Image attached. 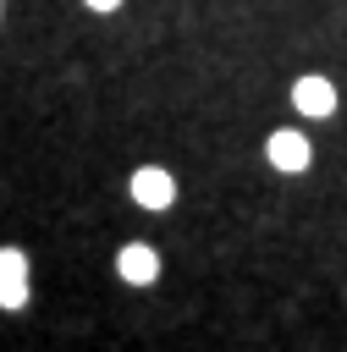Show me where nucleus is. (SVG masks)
<instances>
[{
    "label": "nucleus",
    "mask_w": 347,
    "mask_h": 352,
    "mask_svg": "<svg viewBox=\"0 0 347 352\" xmlns=\"http://www.w3.org/2000/svg\"><path fill=\"white\" fill-rule=\"evenodd\" d=\"M264 154H270L275 170H303V165H308V138H303V132H270Z\"/></svg>",
    "instance_id": "nucleus-3"
},
{
    "label": "nucleus",
    "mask_w": 347,
    "mask_h": 352,
    "mask_svg": "<svg viewBox=\"0 0 347 352\" xmlns=\"http://www.w3.org/2000/svg\"><path fill=\"white\" fill-rule=\"evenodd\" d=\"M292 104H297L303 116H330V110H336V88H330L325 77H297Z\"/></svg>",
    "instance_id": "nucleus-4"
},
{
    "label": "nucleus",
    "mask_w": 347,
    "mask_h": 352,
    "mask_svg": "<svg viewBox=\"0 0 347 352\" xmlns=\"http://www.w3.org/2000/svg\"><path fill=\"white\" fill-rule=\"evenodd\" d=\"M28 302V280H0V308H22Z\"/></svg>",
    "instance_id": "nucleus-6"
},
{
    "label": "nucleus",
    "mask_w": 347,
    "mask_h": 352,
    "mask_svg": "<svg viewBox=\"0 0 347 352\" xmlns=\"http://www.w3.org/2000/svg\"><path fill=\"white\" fill-rule=\"evenodd\" d=\"M132 198H138L143 209H165V204L176 198V182H171V170H160V165H143V170H132Z\"/></svg>",
    "instance_id": "nucleus-1"
},
{
    "label": "nucleus",
    "mask_w": 347,
    "mask_h": 352,
    "mask_svg": "<svg viewBox=\"0 0 347 352\" xmlns=\"http://www.w3.org/2000/svg\"><path fill=\"white\" fill-rule=\"evenodd\" d=\"M116 270H121V280H127V286H149V280L160 275V253H154V248H143V242H127V248H121V258H116Z\"/></svg>",
    "instance_id": "nucleus-2"
},
{
    "label": "nucleus",
    "mask_w": 347,
    "mask_h": 352,
    "mask_svg": "<svg viewBox=\"0 0 347 352\" xmlns=\"http://www.w3.org/2000/svg\"><path fill=\"white\" fill-rule=\"evenodd\" d=\"M0 280H28V258H22V248H0Z\"/></svg>",
    "instance_id": "nucleus-5"
},
{
    "label": "nucleus",
    "mask_w": 347,
    "mask_h": 352,
    "mask_svg": "<svg viewBox=\"0 0 347 352\" xmlns=\"http://www.w3.org/2000/svg\"><path fill=\"white\" fill-rule=\"evenodd\" d=\"M83 6H94V11H116L121 0H83Z\"/></svg>",
    "instance_id": "nucleus-7"
}]
</instances>
